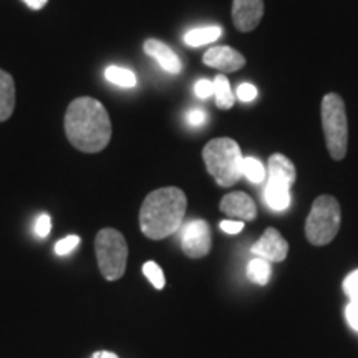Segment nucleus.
Listing matches in <instances>:
<instances>
[{
    "mask_svg": "<svg viewBox=\"0 0 358 358\" xmlns=\"http://www.w3.org/2000/svg\"><path fill=\"white\" fill-rule=\"evenodd\" d=\"M64 124L69 141L82 153H100L111 140L108 111L92 96L71 101Z\"/></svg>",
    "mask_w": 358,
    "mask_h": 358,
    "instance_id": "nucleus-1",
    "label": "nucleus"
},
{
    "mask_svg": "<svg viewBox=\"0 0 358 358\" xmlns=\"http://www.w3.org/2000/svg\"><path fill=\"white\" fill-rule=\"evenodd\" d=\"M143 274L146 275V279L153 284L155 289H164V285H166V279H164V272L163 268H161L158 264L153 262V261H148L143 264Z\"/></svg>",
    "mask_w": 358,
    "mask_h": 358,
    "instance_id": "nucleus-21",
    "label": "nucleus"
},
{
    "mask_svg": "<svg viewBox=\"0 0 358 358\" xmlns=\"http://www.w3.org/2000/svg\"><path fill=\"white\" fill-rule=\"evenodd\" d=\"M90 358H120V357L116 355V353H113V352L100 350V352H95V353H93V355L90 357Z\"/></svg>",
    "mask_w": 358,
    "mask_h": 358,
    "instance_id": "nucleus-31",
    "label": "nucleus"
},
{
    "mask_svg": "<svg viewBox=\"0 0 358 358\" xmlns=\"http://www.w3.org/2000/svg\"><path fill=\"white\" fill-rule=\"evenodd\" d=\"M214 96H216V105L219 110H229L234 106L236 96L232 93L229 80H227L224 75H217L214 77Z\"/></svg>",
    "mask_w": 358,
    "mask_h": 358,
    "instance_id": "nucleus-17",
    "label": "nucleus"
},
{
    "mask_svg": "<svg viewBox=\"0 0 358 358\" xmlns=\"http://www.w3.org/2000/svg\"><path fill=\"white\" fill-rule=\"evenodd\" d=\"M243 176L248 178L250 182L261 185V182L266 181V168L257 158L249 156L243 161Z\"/></svg>",
    "mask_w": 358,
    "mask_h": 358,
    "instance_id": "nucleus-20",
    "label": "nucleus"
},
{
    "mask_svg": "<svg viewBox=\"0 0 358 358\" xmlns=\"http://www.w3.org/2000/svg\"><path fill=\"white\" fill-rule=\"evenodd\" d=\"M105 78L108 80L110 83L118 85L122 88H133L136 87V75L133 73L131 70L123 69V66L111 65L105 70Z\"/></svg>",
    "mask_w": 358,
    "mask_h": 358,
    "instance_id": "nucleus-18",
    "label": "nucleus"
},
{
    "mask_svg": "<svg viewBox=\"0 0 358 358\" xmlns=\"http://www.w3.org/2000/svg\"><path fill=\"white\" fill-rule=\"evenodd\" d=\"M143 48H145L146 55L153 57L159 64L161 69L166 70L168 73H173V75L181 73L182 70L181 60H179V57L168 47L166 43L159 42V40L156 38H148L145 45H143Z\"/></svg>",
    "mask_w": 358,
    "mask_h": 358,
    "instance_id": "nucleus-12",
    "label": "nucleus"
},
{
    "mask_svg": "<svg viewBox=\"0 0 358 358\" xmlns=\"http://www.w3.org/2000/svg\"><path fill=\"white\" fill-rule=\"evenodd\" d=\"M338 201L332 196H319L313 201L310 213L306 221V236L308 243L313 245H325L332 243L340 229Z\"/></svg>",
    "mask_w": 358,
    "mask_h": 358,
    "instance_id": "nucleus-6",
    "label": "nucleus"
},
{
    "mask_svg": "<svg viewBox=\"0 0 358 358\" xmlns=\"http://www.w3.org/2000/svg\"><path fill=\"white\" fill-rule=\"evenodd\" d=\"M343 290H345L350 302H358V268L345 277V280H343Z\"/></svg>",
    "mask_w": 358,
    "mask_h": 358,
    "instance_id": "nucleus-22",
    "label": "nucleus"
},
{
    "mask_svg": "<svg viewBox=\"0 0 358 358\" xmlns=\"http://www.w3.org/2000/svg\"><path fill=\"white\" fill-rule=\"evenodd\" d=\"M50 231H52V217L48 216V214H42V216H38L37 222H35V234L45 239V237L50 234Z\"/></svg>",
    "mask_w": 358,
    "mask_h": 358,
    "instance_id": "nucleus-24",
    "label": "nucleus"
},
{
    "mask_svg": "<svg viewBox=\"0 0 358 358\" xmlns=\"http://www.w3.org/2000/svg\"><path fill=\"white\" fill-rule=\"evenodd\" d=\"M345 319L348 325L358 332V302H350L345 308Z\"/></svg>",
    "mask_w": 358,
    "mask_h": 358,
    "instance_id": "nucleus-26",
    "label": "nucleus"
},
{
    "mask_svg": "<svg viewBox=\"0 0 358 358\" xmlns=\"http://www.w3.org/2000/svg\"><path fill=\"white\" fill-rule=\"evenodd\" d=\"M256 96H257V88L254 87V85L243 83V85H239V88H237V98H239L241 101L249 103V101H252Z\"/></svg>",
    "mask_w": 358,
    "mask_h": 358,
    "instance_id": "nucleus-25",
    "label": "nucleus"
},
{
    "mask_svg": "<svg viewBox=\"0 0 358 358\" xmlns=\"http://www.w3.org/2000/svg\"><path fill=\"white\" fill-rule=\"evenodd\" d=\"M211 244V229L204 219H192L181 226V248L189 259L208 256Z\"/></svg>",
    "mask_w": 358,
    "mask_h": 358,
    "instance_id": "nucleus-7",
    "label": "nucleus"
},
{
    "mask_svg": "<svg viewBox=\"0 0 358 358\" xmlns=\"http://www.w3.org/2000/svg\"><path fill=\"white\" fill-rule=\"evenodd\" d=\"M95 252L103 279H122L128 262V244L122 232L113 227L101 229L95 237Z\"/></svg>",
    "mask_w": 358,
    "mask_h": 358,
    "instance_id": "nucleus-5",
    "label": "nucleus"
},
{
    "mask_svg": "<svg viewBox=\"0 0 358 358\" xmlns=\"http://www.w3.org/2000/svg\"><path fill=\"white\" fill-rule=\"evenodd\" d=\"M27 7L32 8V10H42V8L47 6L48 0H22Z\"/></svg>",
    "mask_w": 358,
    "mask_h": 358,
    "instance_id": "nucleus-30",
    "label": "nucleus"
},
{
    "mask_svg": "<svg viewBox=\"0 0 358 358\" xmlns=\"http://www.w3.org/2000/svg\"><path fill=\"white\" fill-rule=\"evenodd\" d=\"M271 274L272 266L266 259L256 257L248 264V277L252 282H256L257 285H266L268 279H271Z\"/></svg>",
    "mask_w": 358,
    "mask_h": 358,
    "instance_id": "nucleus-19",
    "label": "nucleus"
},
{
    "mask_svg": "<svg viewBox=\"0 0 358 358\" xmlns=\"http://www.w3.org/2000/svg\"><path fill=\"white\" fill-rule=\"evenodd\" d=\"M203 62L208 66H211V69H217L224 71V73H232V71L244 69L245 65V58L243 53H239L231 47H226V45L209 48L204 53Z\"/></svg>",
    "mask_w": 358,
    "mask_h": 358,
    "instance_id": "nucleus-11",
    "label": "nucleus"
},
{
    "mask_svg": "<svg viewBox=\"0 0 358 358\" xmlns=\"http://www.w3.org/2000/svg\"><path fill=\"white\" fill-rule=\"evenodd\" d=\"M80 236H66L64 239H60L55 244V252L58 256H65V254H70L71 250L80 245Z\"/></svg>",
    "mask_w": 358,
    "mask_h": 358,
    "instance_id": "nucleus-23",
    "label": "nucleus"
},
{
    "mask_svg": "<svg viewBox=\"0 0 358 358\" xmlns=\"http://www.w3.org/2000/svg\"><path fill=\"white\" fill-rule=\"evenodd\" d=\"M219 227H221V231L226 232V234H239V232L244 229V222L227 219V221H221Z\"/></svg>",
    "mask_w": 358,
    "mask_h": 358,
    "instance_id": "nucleus-27",
    "label": "nucleus"
},
{
    "mask_svg": "<svg viewBox=\"0 0 358 358\" xmlns=\"http://www.w3.org/2000/svg\"><path fill=\"white\" fill-rule=\"evenodd\" d=\"M222 35V29L217 25L203 27V29H192L185 35V42L189 47H203L206 43L216 42Z\"/></svg>",
    "mask_w": 358,
    "mask_h": 358,
    "instance_id": "nucleus-16",
    "label": "nucleus"
},
{
    "mask_svg": "<svg viewBox=\"0 0 358 358\" xmlns=\"http://www.w3.org/2000/svg\"><path fill=\"white\" fill-rule=\"evenodd\" d=\"M15 110V83L10 73L0 70V123L8 120Z\"/></svg>",
    "mask_w": 358,
    "mask_h": 358,
    "instance_id": "nucleus-15",
    "label": "nucleus"
},
{
    "mask_svg": "<svg viewBox=\"0 0 358 358\" xmlns=\"http://www.w3.org/2000/svg\"><path fill=\"white\" fill-rule=\"evenodd\" d=\"M187 199L179 187H161L146 196L140 209V229L148 239L161 241L181 229Z\"/></svg>",
    "mask_w": 358,
    "mask_h": 358,
    "instance_id": "nucleus-2",
    "label": "nucleus"
},
{
    "mask_svg": "<svg viewBox=\"0 0 358 358\" xmlns=\"http://www.w3.org/2000/svg\"><path fill=\"white\" fill-rule=\"evenodd\" d=\"M264 17V0H232V22L239 32H252Z\"/></svg>",
    "mask_w": 358,
    "mask_h": 358,
    "instance_id": "nucleus-9",
    "label": "nucleus"
},
{
    "mask_svg": "<svg viewBox=\"0 0 358 358\" xmlns=\"http://www.w3.org/2000/svg\"><path fill=\"white\" fill-rule=\"evenodd\" d=\"M250 252L256 254L257 257L266 259L268 262H282L289 254V244L279 231L274 227H268L261 239L250 248Z\"/></svg>",
    "mask_w": 358,
    "mask_h": 358,
    "instance_id": "nucleus-8",
    "label": "nucleus"
},
{
    "mask_svg": "<svg viewBox=\"0 0 358 358\" xmlns=\"http://www.w3.org/2000/svg\"><path fill=\"white\" fill-rule=\"evenodd\" d=\"M264 203L267 204L268 209L275 213L285 211L290 206V186L267 179L266 191H264Z\"/></svg>",
    "mask_w": 358,
    "mask_h": 358,
    "instance_id": "nucleus-14",
    "label": "nucleus"
},
{
    "mask_svg": "<svg viewBox=\"0 0 358 358\" xmlns=\"http://www.w3.org/2000/svg\"><path fill=\"white\" fill-rule=\"evenodd\" d=\"M295 178H297V171H295L294 163L287 158V156L275 153L268 158L267 179H272V181H279V182H284V185H287V186H292L295 182Z\"/></svg>",
    "mask_w": 358,
    "mask_h": 358,
    "instance_id": "nucleus-13",
    "label": "nucleus"
},
{
    "mask_svg": "<svg viewBox=\"0 0 358 358\" xmlns=\"http://www.w3.org/2000/svg\"><path fill=\"white\" fill-rule=\"evenodd\" d=\"M322 127L327 150L334 159H343L348 145V122L345 103L337 93H329L322 100Z\"/></svg>",
    "mask_w": 358,
    "mask_h": 358,
    "instance_id": "nucleus-4",
    "label": "nucleus"
},
{
    "mask_svg": "<svg viewBox=\"0 0 358 358\" xmlns=\"http://www.w3.org/2000/svg\"><path fill=\"white\" fill-rule=\"evenodd\" d=\"M219 209L226 214V216L234 217L236 221H254L257 217V206L252 198L245 192H229L226 194L219 204Z\"/></svg>",
    "mask_w": 358,
    "mask_h": 358,
    "instance_id": "nucleus-10",
    "label": "nucleus"
},
{
    "mask_svg": "<svg viewBox=\"0 0 358 358\" xmlns=\"http://www.w3.org/2000/svg\"><path fill=\"white\" fill-rule=\"evenodd\" d=\"M186 122L191 124V127H201L206 122V113L199 108H192L187 111L186 115Z\"/></svg>",
    "mask_w": 358,
    "mask_h": 358,
    "instance_id": "nucleus-28",
    "label": "nucleus"
},
{
    "mask_svg": "<svg viewBox=\"0 0 358 358\" xmlns=\"http://www.w3.org/2000/svg\"><path fill=\"white\" fill-rule=\"evenodd\" d=\"M203 159L208 173L222 187L234 186L243 176V151L231 138H216L203 150Z\"/></svg>",
    "mask_w": 358,
    "mask_h": 358,
    "instance_id": "nucleus-3",
    "label": "nucleus"
},
{
    "mask_svg": "<svg viewBox=\"0 0 358 358\" xmlns=\"http://www.w3.org/2000/svg\"><path fill=\"white\" fill-rule=\"evenodd\" d=\"M196 95L199 98H209L214 93V83L209 82V80H199L198 83H196Z\"/></svg>",
    "mask_w": 358,
    "mask_h": 358,
    "instance_id": "nucleus-29",
    "label": "nucleus"
}]
</instances>
